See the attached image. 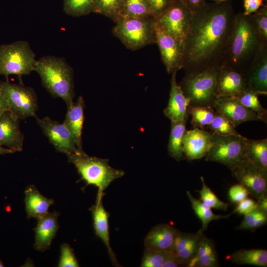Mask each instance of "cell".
Here are the masks:
<instances>
[{"instance_id":"cell-31","label":"cell","mask_w":267,"mask_h":267,"mask_svg":"<svg viewBox=\"0 0 267 267\" xmlns=\"http://www.w3.org/2000/svg\"><path fill=\"white\" fill-rule=\"evenodd\" d=\"M187 112L191 116V124L194 128L204 130L213 121L215 111L211 106L188 105Z\"/></svg>"},{"instance_id":"cell-17","label":"cell","mask_w":267,"mask_h":267,"mask_svg":"<svg viewBox=\"0 0 267 267\" xmlns=\"http://www.w3.org/2000/svg\"><path fill=\"white\" fill-rule=\"evenodd\" d=\"M19 121L10 111L0 116V144L14 152L23 150L24 135L20 129Z\"/></svg>"},{"instance_id":"cell-27","label":"cell","mask_w":267,"mask_h":267,"mask_svg":"<svg viewBox=\"0 0 267 267\" xmlns=\"http://www.w3.org/2000/svg\"><path fill=\"white\" fill-rule=\"evenodd\" d=\"M230 262L239 265L267 266V251L262 249H240L227 257Z\"/></svg>"},{"instance_id":"cell-24","label":"cell","mask_w":267,"mask_h":267,"mask_svg":"<svg viewBox=\"0 0 267 267\" xmlns=\"http://www.w3.org/2000/svg\"><path fill=\"white\" fill-rule=\"evenodd\" d=\"M85 101L82 96L67 107V112L63 124L75 138L78 150H83L82 131L84 121Z\"/></svg>"},{"instance_id":"cell-9","label":"cell","mask_w":267,"mask_h":267,"mask_svg":"<svg viewBox=\"0 0 267 267\" xmlns=\"http://www.w3.org/2000/svg\"><path fill=\"white\" fill-rule=\"evenodd\" d=\"M0 92L7 101L9 111L19 119L36 117L38 103L33 89L23 83L12 84L6 81L0 82Z\"/></svg>"},{"instance_id":"cell-30","label":"cell","mask_w":267,"mask_h":267,"mask_svg":"<svg viewBox=\"0 0 267 267\" xmlns=\"http://www.w3.org/2000/svg\"><path fill=\"white\" fill-rule=\"evenodd\" d=\"M186 194L191 203L193 211L201 221L202 227L200 229L203 232L207 230L209 223L212 221L227 219L231 214V213L226 215H216L211 208L202 203L199 199L194 197L189 191H187Z\"/></svg>"},{"instance_id":"cell-49","label":"cell","mask_w":267,"mask_h":267,"mask_svg":"<svg viewBox=\"0 0 267 267\" xmlns=\"http://www.w3.org/2000/svg\"><path fill=\"white\" fill-rule=\"evenodd\" d=\"M13 153L14 152L11 150L7 148H5L0 144V155H3Z\"/></svg>"},{"instance_id":"cell-41","label":"cell","mask_w":267,"mask_h":267,"mask_svg":"<svg viewBox=\"0 0 267 267\" xmlns=\"http://www.w3.org/2000/svg\"><path fill=\"white\" fill-rule=\"evenodd\" d=\"M60 257L59 267H78L79 264L73 250L67 243H63L60 247Z\"/></svg>"},{"instance_id":"cell-8","label":"cell","mask_w":267,"mask_h":267,"mask_svg":"<svg viewBox=\"0 0 267 267\" xmlns=\"http://www.w3.org/2000/svg\"><path fill=\"white\" fill-rule=\"evenodd\" d=\"M246 139L241 134L222 135L211 133V145L205 160L220 163L230 169L246 158Z\"/></svg>"},{"instance_id":"cell-33","label":"cell","mask_w":267,"mask_h":267,"mask_svg":"<svg viewBox=\"0 0 267 267\" xmlns=\"http://www.w3.org/2000/svg\"><path fill=\"white\" fill-rule=\"evenodd\" d=\"M124 0H94L93 12L108 17L115 22L120 18Z\"/></svg>"},{"instance_id":"cell-28","label":"cell","mask_w":267,"mask_h":267,"mask_svg":"<svg viewBox=\"0 0 267 267\" xmlns=\"http://www.w3.org/2000/svg\"><path fill=\"white\" fill-rule=\"evenodd\" d=\"M187 120L171 122V129L168 146L169 155L179 162L184 158L183 138L185 133Z\"/></svg>"},{"instance_id":"cell-42","label":"cell","mask_w":267,"mask_h":267,"mask_svg":"<svg viewBox=\"0 0 267 267\" xmlns=\"http://www.w3.org/2000/svg\"><path fill=\"white\" fill-rule=\"evenodd\" d=\"M249 195L247 189L240 183L232 185L228 191L229 200L232 204H238L247 198Z\"/></svg>"},{"instance_id":"cell-29","label":"cell","mask_w":267,"mask_h":267,"mask_svg":"<svg viewBox=\"0 0 267 267\" xmlns=\"http://www.w3.org/2000/svg\"><path fill=\"white\" fill-rule=\"evenodd\" d=\"M246 155L252 163L267 172V139H251L246 142Z\"/></svg>"},{"instance_id":"cell-45","label":"cell","mask_w":267,"mask_h":267,"mask_svg":"<svg viewBox=\"0 0 267 267\" xmlns=\"http://www.w3.org/2000/svg\"><path fill=\"white\" fill-rule=\"evenodd\" d=\"M263 4V0H243L244 11L246 15L256 12Z\"/></svg>"},{"instance_id":"cell-35","label":"cell","mask_w":267,"mask_h":267,"mask_svg":"<svg viewBox=\"0 0 267 267\" xmlns=\"http://www.w3.org/2000/svg\"><path fill=\"white\" fill-rule=\"evenodd\" d=\"M94 0H64L63 9L68 15L82 16L93 12Z\"/></svg>"},{"instance_id":"cell-40","label":"cell","mask_w":267,"mask_h":267,"mask_svg":"<svg viewBox=\"0 0 267 267\" xmlns=\"http://www.w3.org/2000/svg\"><path fill=\"white\" fill-rule=\"evenodd\" d=\"M255 27L262 40L267 43V6L263 5L252 14Z\"/></svg>"},{"instance_id":"cell-18","label":"cell","mask_w":267,"mask_h":267,"mask_svg":"<svg viewBox=\"0 0 267 267\" xmlns=\"http://www.w3.org/2000/svg\"><path fill=\"white\" fill-rule=\"evenodd\" d=\"M179 230L170 223L154 226L145 236V249L163 252L171 251Z\"/></svg>"},{"instance_id":"cell-5","label":"cell","mask_w":267,"mask_h":267,"mask_svg":"<svg viewBox=\"0 0 267 267\" xmlns=\"http://www.w3.org/2000/svg\"><path fill=\"white\" fill-rule=\"evenodd\" d=\"M115 23L113 35L130 50L155 43L154 17H121Z\"/></svg>"},{"instance_id":"cell-3","label":"cell","mask_w":267,"mask_h":267,"mask_svg":"<svg viewBox=\"0 0 267 267\" xmlns=\"http://www.w3.org/2000/svg\"><path fill=\"white\" fill-rule=\"evenodd\" d=\"M34 71L50 95L62 99L67 107L73 104L75 96L73 70L64 58L53 55L42 57L36 60Z\"/></svg>"},{"instance_id":"cell-46","label":"cell","mask_w":267,"mask_h":267,"mask_svg":"<svg viewBox=\"0 0 267 267\" xmlns=\"http://www.w3.org/2000/svg\"><path fill=\"white\" fill-rule=\"evenodd\" d=\"M193 12L200 8L206 0H181Z\"/></svg>"},{"instance_id":"cell-50","label":"cell","mask_w":267,"mask_h":267,"mask_svg":"<svg viewBox=\"0 0 267 267\" xmlns=\"http://www.w3.org/2000/svg\"><path fill=\"white\" fill-rule=\"evenodd\" d=\"M210 0L213 1L214 2L218 3V2H222L226 1L228 0Z\"/></svg>"},{"instance_id":"cell-6","label":"cell","mask_w":267,"mask_h":267,"mask_svg":"<svg viewBox=\"0 0 267 267\" xmlns=\"http://www.w3.org/2000/svg\"><path fill=\"white\" fill-rule=\"evenodd\" d=\"M220 68L186 74L178 84L191 106H211L218 99L217 84Z\"/></svg>"},{"instance_id":"cell-38","label":"cell","mask_w":267,"mask_h":267,"mask_svg":"<svg viewBox=\"0 0 267 267\" xmlns=\"http://www.w3.org/2000/svg\"><path fill=\"white\" fill-rule=\"evenodd\" d=\"M212 133L222 135H240L235 128L225 118L215 111L214 118L207 127Z\"/></svg>"},{"instance_id":"cell-51","label":"cell","mask_w":267,"mask_h":267,"mask_svg":"<svg viewBox=\"0 0 267 267\" xmlns=\"http://www.w3.org/2000/svg\"><path fill=\"white\" fill-rule=\"evenodd\" d=\"M3 263H2V262L0 260V267H3Z\"/></svg>"},{"instance_id":"cell-12","label":"cell","mask_w":267,"mask_h":267,"mask_svg":"<svg viewBox=\"0 0 267 267\" xmlns=\"http://www.w3.org/2000/svg\"><path fill=\"white\" fill-rule=\"evenodd\" d=\"M155 43L169 74L183 66V46L177 39L163 30L154 21Z\"/></svg>"},{"instance_id":"cell-26","label":"cell","mask_w":267,"mask_h":267,"mask_svg":"<svg viewBox=\"0 0 267 267\" xmlns=\"http://www.w3.org/2000/svg\"><path fill=\"white\" fill-rule=\"evenodd\" d=\"M218 266V256L214 242L204 235L195 255L186 267H216Z\"/></svg>"},{"instance_id":"cell-16","label":"cell","mask_w":267,"mask_h":267,"mask_svg":"<svg viewBox=\"0 0 267 267\" xmlns=\"http://www.w3.org/2000/svg\"><path fill=\"white\" fill-rule=\"evenodd\" d=\"M247 88L243 73L224 65L220 67L217 84L218 98L236 97Z\"/></svg>"},{"instance_id":"cell-23","label":"cell","mask_w":267,"mask_h":267,"mask_svg":"<svg viewBox=\"0 0 267 267\" xmlns=\"http://www.w3.org/2000/svg\"><path fill=\"white\" fill-rule=\"evenodd\" d=\"M90 211L92 216L93 225L95 235L104 244L113 264L119 266L110 243L108 223L110 214L105 209L103 205L102 198L96 197V203L90 208Z\"/></svg>"},{"instance_id":"cell-13","label":"cell","mask_w":267,"mask_h":267,"mask_svg":"<svg viewBox=\"0 0 267 267\" xmlns=\"http://www.w3.org/2000/svg\"><path fill=\"white\" fill-rule=\"evenodd\" d=\"M36 118L43 133L57 151L67 155L78 150L74 137L63 123L48 117Z\"/></svg>"},{"instance_id":"cell-22","label":"cell","mask_w":267,"mask_h":267,"mask_svg":"<svg viewBox=\"0 0 267 267\" xmlns=\"http://www.w3.org/2000/svg\"><path fill=\"white\" fill-rule=\"evenodd\" d=\"M245 75L247 88L259 95H267V48L257 56Z\"/></svg>"},{"instance_id":"cell-32","label":"cell","mask_w":267,"mask_h":267,"mask_svg":"<svg viewBox=\"0 0 267 267\" xmlns=\"http://www.w3.org/2000/svg\"><path fill=\"white\" fill-rule=\"evenodd\" d=\"M258 96L256 92L247 88L236 97L241 104L255 112L260 120L267 123V110L261 105Z\"/></svg>"},{"instance_id":"cell-15","label":"cell","mask_w":267,"mask_h":267,"mask_svg":"<svg viewBox=\"0 0 267 267\" xmlns=\"http://www.w3.org/2000/svg\"><path fill=\"white\" fill-rule=\"evenodd\" d=\"M184 158L189 161L205 157L211 145V133L197 128L186 131L183 138Z\"/></svg>"},{"instance_id":"cell-11","label":"cell","mask_w":267,"mask_h":267,"mask_svg":"<svg viewBox=\"0 0 267 267\" xmlns=\"http://www.w3.org/2000/svg\"><path fill=\"white\" fill-rule=\"evenodd\" d=\"M231 174L248 191L249 195L259 200L267 194V172L246 157L230 169Z\"/></svg>"},{"instance_id":"cell-37","label":"cell","mask_w":267,"mask_h":267,"mask_svg":"<svg viewBox=\"0 0 267 267\" xmlns=\"http://www.w3.org/2000/svg\"><path fill=\"white\" fill-rule=\"evenodd\" d=\"M244 216L241 223L236 228L238 230L253 231L267 223V214L258 209Z\"/></svg>"},{"instance_id":"cell-20","label":"cell","mask_w":267,"mask_h":267,"mask_svg":"<svg viewBox=\"0 0 267 267\" xmlns=\"http://www.w3.org/2000/svg\"><path fill=\"white\" fill-rule=\"evenodd\" d=\"M204 235L203 231L200 229L195 233L179 231L171 251L181 267H186L194 257Z\"/></svg>"},{"instance_id":"cell-14","label":"cell","mask_w":267,"mask_h":267,"mask_svg":"<svg viewBox=\"0 0 267 267\" xmlns=\"http://www.w3.org/2000/svg\"><path fill=\"white\" fill-rule=\"evenodd\" d=\"M213 107L235 128L245 122L260 120L255 112L241 104L236 97L219 98L215 101Z\"/></svg>"},{"instance_id":"cell-39","label":"cell","mask_w":267,"mask_h":267,"mask_svg":"<svg viewBox=\"0 0 267 267\" xmlns=\"http://www.w3.org/2000/svg\"><path fill=\"white\" fill-rule=\"evenodd\" d=\"M169 252L158 251L145 249L141 260V267H162L168 258Z\"/></svg>"},{"instance_id":"cell-1","label":"cell","mask_w":267,"mask_h":267,"mask_svg":"<svg viewBox=\"0 0 267 267\" xmlns=\"http://www.w3.org/2000/svg\"><path fill=\"white\" fill-rule=\"evenodd\" d=\"M236 13L226 1L207 3L192 12L183 44L185 74L220 68L225 63Z\"/></svg>"},{"instance_id":"cell-47","label":"cell","mask_w":267,"mask_h":267,"mask_svg":"<svg viewBox=\"0 0 267 267\" xmlns=\"http://www.w3.org/2000/svg\"><path fill=\"white\" fill-rule=\"evenodd\" d=\"M9 110V106L7 101L0 92V116Z\"/></svg>"},{"instance_id":"cell-2","label":"cell","mask_w":267,"mask_h":267,"mask_svg":"<svg viewBox=\"0 0 267 267\" xmlns=\"http://www.w3.org/2000/svg\"><path fill=\"white\" fill-rule=\"evenodd\" d=\"M267 48V43L261 38L252 14H236L223 65L245 74L257 56Z\"/></svg>"},{"instance_id":"cell-25","label":"cell","mask_w":267,"mask_h":267,"mask_svg":"<svg viewBox=\"0 0 267 267\" xmlns=\"http://www.w3.org/2000/svg\"><path fill=\"white\" fill-rule=\"evenodd\" d=\"M25 209L27 218L37 220L45 215L54 200L43 196L35 185H28L25 190Z\"/></svg>"},{"instance_id":"cell-10","label":"cell","mask_w":267,"mask_h":267,"mask_svg":"<svg viewBox=\"0 0 267 267\" xmlns=\"http://www.w3.org/2000/svg\"><path fill=\"white\" fill-rule=\"evenodd\" d=\"M192 12L181 0H174L162 12L154 17L164 31L183 44L189 30Z\"/></svg>"},{"instance_id":"cell-4","label":"cell","mask_w":267,"mask_h":267,"mask_svg":"<svg viewBox=\"0 0 267 267\" xmlns=\"http://www.w3.org/2000/svg\"><path fill=\"white\" fill-rule=\"evenodd\" d=\"M69 162L74 165L86 186L93 185L98 189L97 197H103L104 191L111 183L122 177L125 172L111 167L107 159L90 156L83 150L67 155Z\"/></svg>"},{"instance_id":"cell-36","label":"cell","mask_w":267,"mask_h":267,"mask_svg":"<svg viewBox=\"0 0 267 267\" xmlns=\"http://www.w3.org/2000/svg\"><path fill=\"white\" fill-rule=\"evenodd\" d=\"M202 188L198 190L199 200L204 204L211 208L225 211L228 207V204L221 200L214 192L206 184L203 177H200Z\"/></svg>"},{"instance_id":"cell-21","label":"cell","mask_w":267,"mask_h":267,"mask_svg":"<svg viewBox=\"0 0 267 267\" xmlns=\"http://www.w3.org/2000/svg\"><path fill=\"white\" fill-rule=\"evenodd\" d=\"M59 213L56 211L48 212L38 219L35 232L34 248L39 251L48 249L59 228L58 217Z\"/></svg>"},{"instance_id":"cell-34","label":"cell","mask_w":267,"mask_h":267,"mask_svg":"<svg viewBox=\"0 0 267 267\" xmlns=\"http://www.w3.org/2000/svg\"><path fill=\"white\" fill-rule=\"evenodd\" d=\"M121 17H154L146 0H124Z\"/></svg>"},{"instance_id":"cell-19","label":"cell","mask_w":267,"mask_h":267,"mask_svg":"<svg viewBox=\"0 0 267 267\" xmlns=\"http://www.w3.org/2000/svg\"><path fill=\"white\" fill-rule=\"evenodd\" d=\"M177 71L172 73L170 97L167 107L164 109L165 115L171 122H178L187 120V107L190 99L184 94L176 80Z\"/></svg>"},{"instance_id":"cell-43","label":"cell","mask_w":267,"mask_h":267,"mask_svg":"<svg viewBox=\"0 0 267 267\" xmlns=\"http://www.w3.org/2000/svg\"><path fill=\"white\" fill-rule=\"evenodd\" d=\"M258 209V202L249 198H246L238 204L231 214L245 215Z\"/></svg>"},{"instance_id":"cell-7","label":"cell","mask_w":267,"mask_h":267,"mask_svg":"<svg viewBox=\"0 0 267 267\" xmlns=\"http://www.w3.org/2000/svg\"><path fill=\"white\" fill-rule=\"evenodd\" d=\"M36 55L30 44L25 41H18L0 45V76L8 81V76L18 77L19 83L22 77L34 71Z\"/></svg>"},{"instance_id":"cell-44","label":"cell","mask_w":267,"mask_h":267,"mask_svg":"<svg viewBox=\"0 0 267 267\" xmlns=\"http://www.w3.org/2000/svg\"><path fill=\"white\" fill-rule=\"evenodd\" d=\"M174 0H146L154 15L158 16L165 10Z\"/></svg>"},{"instance_id":"cell-48","label":"cell","mask_w":267,"mask_h":267,"mask_svg":"<svg viewBox=\"0 0 267 267\" xmlns=\"http://www.w3.org/2000/svg\"><path fill=\"white\" fill-rule=\"evenodd\" d=\"M258 209L267 214V194L257 200Z\"/></svg>"}]
</instances>
